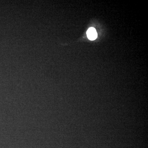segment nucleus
<instances>
[{"label": "nucleus", "mask_w": 148, "mask_h": 148, "mask_svg": "<svg viewBox=\"0 0 148 148\" xmlns=\"http://www.w3.org/2000/svg\"><path fill=\"white\" fill-rule=\"evenodd\" d=\"M86 34H87L88 38L91 40H95L97 38V33L96 30L94 28H92V27L89 28Z\"/></svg>", "instance_id": "nucleus-1"}]
</instances>
